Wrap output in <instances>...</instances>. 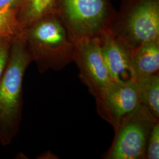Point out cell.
<instances>
[{
  "label": "cell",
  "mask_w": 159,
  "mask_h": 159,
  "mask_svg": "<svg viewBox=\"0 0 159 159\" xmlns=\"http://www.w3.org/2000/svg\"><path fill=\"white\" fill-rule=\"evenodd\" d=\"M159 121L143 105L123 120L107 156L110 159H146L148 138Z\"/></svg>",
  "instance_id": "5"
},
{
  "label": "cell",
  "mask_w": 159,
  "mask_h": 159,
  "mask_svg": "<svg viewBox=\"0 0 159 159\" xmlns=\"http://www.w3.org/2000/svg\"><path fill=\"white\" fill-rule=\"evenodd\" d=\"M102 57L113 83L135 80L132 50L107 29L99 37Z\"/></svg>",
  "instance_id": "8"
},
{
  "label": "cell",
  "mask_w": 159,
  "mask_h": 159,
  "mask_svg": "<svg viewBox=\"0 0 159 159\" xmlns=\"http://www.w3.org/2000/svg\"><path fill=\"white\" fill-rule=\"evenodd\" d=\"M146 159H159V123L156 122L148 138Z\"/></svg>",
  "instance_id": "13"
},
{
  "label": "cell",
  "mask_w": 159,
  "mask_h": 159,
  "mask_svg": "<svg viewBox=\"0 0 159 159\" xmlns=\"http://www.w3.org/2000/svg\"><path fill=\"white\" fill-rule=\"evenodd\" d=\"M99 114L117 130L123 120L140 107L135 80L112 83L96 102Z\"/></svg>",
  "instance_id": "7"
},
{
  "label": "cell",
  "mask_w": 159,
  "mask_h": 159,
  "mask_svg": "<svg viewBox=\"0 0 159 159\" xmlns=\"http://www.w3.org/2000/svg\"><path fill=\"white\" fill-rule=\"evenodd\" d=\"M73 62L79 68L81 81L97 102L113 83L102 57L99 37L75 39Z\"/></svg>",
  "instance_id": "6"
},
{
  "label": "cell",
  "mask_w": 159,
  "mask_h": 159,
  "mask_svg": "<svg viewBox=\"0 0 159 159\" xmlns=\"http://www.w3.org/2000/svg\"><path fill=\"white\" fill-rule=\"evenodd\" d=\"M13 5L0 10V37L13 38L22 32L23 28L17 18V12Z\"/></svg>",
  "instance_id": "12"
},
{
  "label": "cell",
  "mask_w": 159,
  "mask_h": 159,
  "mask_svg": "<svg viewBox=\"0 0 159 159\" xmlns=\"http://www.w3.org/2000/svg\"><path fill=\"white\" fill-rule=\"evenodd\" d=\"M13 38L0 37V79L4 74L8 64Z\"/></svg>",
  "instance_id": "14"
},
{
  "label": "cell",
  "mask_w": 159,
  "mask_h": 159,
  "mask_svg": "<svg viewBox=\"0 0 159 159\" xmlns=\"http://www.w3.org/2000/svg\"><path fill=\"white\" fill-rule=\"evenodd\" d=\"M135 81L141 104L156 119H159V73L141 77Z\"/></svg>",
  "instance_id": "11"
},
{
  "label": "cell",
  "mask_w": 159,
  "mask_h": 159,
  "mask_svg": "<svg viewBox=\"0 0 159 159\" xmlns=\"http://www.w3.org/2000/svg\"><path fill=\"white\" fill-rule=\"evenodd\" d=\"M23 33L40 73L60 70L73 61L75 39L57 14L29 25L23 29Z\"/></svg>",
  "instance_id": "2"
},
{
  "label": "cell",
  "mask_w": 159,
  "mask_h": 159,
  "mask_svg": "<svg viewBox=\"0 0 159 159\" xmlns=\"http://www.w3.org/2000/svg\"><path fill=\"white\" fill-rule=\"evenodd\" d=\"M132 68L135 80L159 73V40L146 43L132 50Z\"/></svg>",
  "instance_id": "9"
},
{
  "label": "cell",
  "mask_w": 159,
  "mask_h": 159,
  "mask_svg": "<svg viewBox=\"0 0 159 159\" xmlns=\"http://www.w3.org/2000/svg\"><path fill=\"white\" fill-rule=\"evenodd\" d=\"M114 13L109 0H58L57 14L74 39L99 37Z\"/></svg>",
  "instance_id": "4"
},
{
  "label": "cell",
  "mask_w": 159,
  "mask_h": 159,
  "mask_svg": "<svg viewBox=\"0 0 159 159\" xmlns=\"http://www.w3.org/2000/svg\"><path fill=\"white\" fill-rule=\"evenodd\" d=\"M20 0H0V10L4 8L6 6L18 4Z\"/></svg>",
  "instance_id": "15"
},
{
  "label": "cell",
  "mask_w": 159,
  "mask_h": 159,
  "mask_svg": "<svg viewBox=\"0 0 159 159\" xmlns=\"http://www.w3.org/2000/svg\"><path fill=\"white\" fill-rule=\"evenodd\" d=\"M108 29L131 50L159 40V0H124Z\"/></svg>",
  "instance_id": "3"
},
{
  "label": "cell",
  "mask_w": 159,
  "mask_h": 159,
  "mask_svg": "<svg viewBox=\"0 0 159 159\" xmlns=\"http://www.w3.org/2000/svg\"><path fill=\"white\" fill-rule=\"evenodd\" d=\"M33 61L23 31L12 42L7 66L0 79V143H11L20 130L22 117L24 74Z\"/></svg>",
  "instance_id": "1"
},
{
  "label": "cell",
  "mask_w": 159,
  "mask_h": 159,
  "mask_svg": "<svg viewBox=\"0 0 159 159\" xmlns=\"http://www.w3.org/2000/svg\"><path fill=\"white\" fill-rule=\"evenodd\" d=\"M17 18L22 28L40 19L57 14L58 0H20Z\"/></svg>",
  "instance_id": "10"
}]
</instances>
